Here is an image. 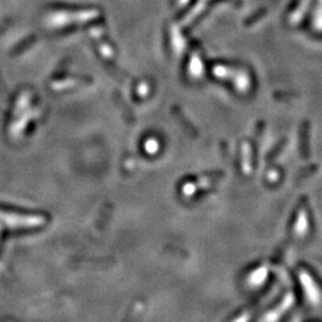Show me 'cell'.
Segmentation results:
<instances>
[{
    "mask_svg": "<svg viewBox=\"0 0 322 322\" xmlns=\"http://www.w3.org/2000/svg\"><path fill=\"white\" fill-rule=\"evenodd\" d=\"M266 12H267V9H260V10H258L256 13H254V15H252L251 17L249 18H247V20H245V25L246 26H249V25H253L254 23H257L258 20H262V17H264L265 15H266Z\"/></svg>",
    "mask_w": 322,
    "mask_h": 322,
    "instance_id": "3957f363",
    "label": "cell"
},
{
    "mask_svg": "<svg viewBox=\"0 0 322 322\" xmlns=\"http://www.w3.org/2000/svg\"><path fill=\"white\" fill-rule=\"evenodd\" d=\"M0 221L9 223L11 227H34V225H41L44 222V219L39 216H18L12 214L0 213Z\"/></svg>",
    "mask_w": 322,
    "mask_h": 322,
    "instance_id": "6da1fadb",
    "label": "cell"
},
{
    "mask_svg": "<svg viewBox=\"0 0 322 322\" xmlns=\"http://www.w3.org/2000/svg\"><path fill=\"white\" fill-rule=\"evenodd\" d=\"M300 138L303 158L308 159V157H309V144H308V141H309V122H307V121H304L301 125Z\"/></svg>",
    "mask_w": 322,
    "mask_h": 322,
    "instance_id": "7a4b0ae2",
    "label": "cell"
},
{
    "mask_svg": "<svg viewBox=\"0 0 322 322\" xmlns=\"http://www.w3.org/2000/svg\"><path fill=\"white\" fill-rule=\"evenodd\" d=\"M275 97L277 99H282V98H291L292 93H275Z\"/></svg>",
    "mask_w": 322,
    "mask_h": 322,
    "instance_id": "277c9868",
    "label": "cell"
}]
</instances>
